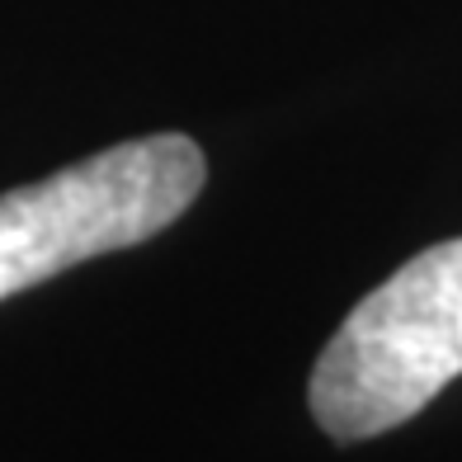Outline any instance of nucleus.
<instances>
[{
	"instance_id": "nucleus-2",
	"label": "nucleus",
	"mask_w": 462,
	"mask_h": 462,
	"mask_svg": "<svg viewBox=\"0 0 462 462\" xmlns=\"http://www.w3.org/2000/svg\"><path fill=\"white\" fill-rule=\"evenodd\" d=\"M203 180L199 142L156 133L0 194V302L71 264L152 241L189 213Z\"/></svg>"
},
{
	"instance_id": "nucleus-1",
	"label": "nucleus",
	"mask_w": 462,
	"mask_h": 462,
	"mask_svg": "<svg viewBox=\"0 0 462 462\" xmlns=\"http://www.w3.org/2000/svg\"><path fill=\"white\" fill-rule=\"evenodd\" d=\"M462 377V236L420 250L340 321L311 368V415L340 439L387 434Z\"/></svg>"
}]
</instances>
